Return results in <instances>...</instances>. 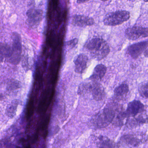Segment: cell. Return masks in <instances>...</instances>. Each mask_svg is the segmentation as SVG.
<instances>
[{"label": "cell", "mask_w": 148, "mask_h": 148, "mask_svg": "<svg viewBox=\"0 0 148 148\" xmlns=\"http://www.w3.org/2000/svg\"><path fill=\"white\" fill-rule=\"evenodd\" d=\"M129 91V87L127 84H122L116 87L114 93V95L118 98H121L126 96Z\"/></svg>", "instance_id": "5bb4252c"}, {"label": "cell", "mask_w": 148, "mask_h": 148, "mask_svg": "<svg viewBox=\"0 0 148 148\" xmlns=\"http://www.w3.org/2000/svg\"><path fill=\"white\" fill-rule=\"evenodd\" d=\"M148 47V41L134 43L128 47V54L132 58L136 59L147 49Z\"/></svg>", "instance_id": "52a82bcc"}, {"label": "cell", "mask_w": 148, "mask_h": 148, "mask_svg": "<svg viewBox=\"0 0 148 148\" xmlns=\"http://www.w3.org/2000/svg\"><path fill=\"white\" fill-rule=\"evenodd\" d=\"M85 48L97 60H102L108 55L110 51L108 43L103 39L99 38L89 40L85 43Z\"/></svg>", "instance_id": "6da1fadb"}, {"label": "cell", "mask_w": 148, "mask_h": 148, "mask_svg": "<svg viewBox=\"0 0 148 148\" xmlns=\"http://www.w3.org/2000/svg\"><path fill=\"white\" fill-rule=\"evenodd\" d=\"M139 92L142 97L148 99V83H142L139 87Z\"/></svg>", "instance_id": "2e32d148"}, {"label": "cell", "mask_w": 148, "mask_h": 148, "mask_svg": "<svg viewBox=\"0 0 148 148\" xmlns=\"http://www.w3.org/2000/svg\"><path fill=\"white\" fill-rule=\"evenodd\" d=\"M143 1L145 2H148V0H143Z\"/></svg>", "instance_id": "ffe728a7"}, {"label": "cell", "mask_w": 148, "mask_h": 148, "mask_svg": "<svg viewBox=\"0 0 148 148\" xmlns=\"http://www.w3.org/2000/svg\"><path fill=\"white\" fill-rule=\"evenodd\" d=\"M88 58L84 54H80L74 60L75 71L78 74L84 73L87 67Z\"/></svg>", "instance_id": "30bf717a"}, {"label": "cell", "mask_w": 148, "mask_h": 148, "mask_svg": "<svg viewBox=\"0 0 148 148\" xmlns=\"http://www.w3.org/2000/svg\"><path fill=\"white\" fill-rule=\"evenodd\" d=\"M77 43H78V39L77 38H75L68 42L67 44L71 47H73L77 44Z\"/></svg>", "instance_id": "e0dca14e"}, {"label": "cell", "mask_w": 148, "mask_h": 148, "mask_svg": "<svg viewBox=\"0 0 148 148\" xmlns=\"http://www.w3.org/2000/svg\"><path fill=\"white\" fill-rule=\"evenodd\" d=\"M121 142L127 145L134 146L138 144V140L133 136L126 135L121 138Z\"/></svg>", "instance_id": "9a60e30c"}, {"label": "cell", "mask_w": 148, "mask_h": 148, "mask_svg": "<svg viewBox=\"0 0 148 148\" xmlns=\"http://www.w3.org/2000/svg\"><path fill=\"white\" fill-rule=\"evenodd\" d=\"M72 23L74 26L79 27H86L91 26L95 23L93 18L82 15H75L72 19Z\"/></svg>", "instance_id": "9c48e42d"}, {"label": "cell", "mask_w": 148, "mask_h": 148, "mask_svg": "<svg viewBox=\"0 0 148 148\" xmlns=\"http://www.w3.org/2000/svg\"><path fill=\"white\" fill-rule=\"evenodd\" d=\"M90 91L92 92L93 98L96 101H101L105 96L104 88L99 83H94L90 84Z\"/></svg>", "instance_id": "8fae6325"}, {"label": "cell", "mask_w": 148, "mask_h": 148, "mask_svg": "<svg viewBox=\"0 0 148 148\" xmlns=\"http://www.w3.org/2000/svg\"><path fill=\"white\" fill-rule=\"evenodd\" d=\"M27 16L29 25L31 27H36L43 18V12L40 9H30L27 11Z\"/></svg>", "instance_id": "8992f818"}, {"label": "cell", "mask_w": 148, "mask_h": 148, "mask_svg": "<svg viewBox=\"0 0 148 148\" xmlns=\"http://www.w3.org/2000/svg\"><path fill=\"white\" fill-rule=\"evenodd\" d=\"M19 105V101L14 100L8 104L6 108V114L8 117L13 118L15 116Z\"/></svg>", "instance_id": "4fadbf2b"}, {"label": "cell", "mask_w": 148, "mask_h": 148, "mask_svg": "<svg viewBox=\"0 0 148 148\" xmlns=\"http://www.w3.org/2000/svg\"><path fill=\"white\" fill-rule=\"evenodd\" d=\"M101 1H108V0H101Z\"/></svg>", "instance_id": "44dd1931"}, {"label": "cell", "mask_w": 148, "mask_h": 148, "mask_svg": "<svg viewBox=\"0 0 148 148\" xmlns=\"http://www.w3.org/2000/svg\"><path fill=\"white\" fill-rule=\"evenodd\" d=\"M107 71V67L105 65L99 64L94 69L93 74L90 78L92 80H98L101 79L105 75Z\"/></svg>", "instance_id": "7c38bea8"}, {"label": "cell", "mask_w": 148, "mask_h": 148, "mask_svg": "<svg viewBox=\"0 0 148 148\" xmlns=\"http://www.w3.org/2000/svg\"><path fill=\"white\" fill-rule=\"evenodd\" d=\"M144 55L146 57L148 58V49L144 51Z\"/></svg>", "instance_id": "d6986e66"}, {"label": "cell", "mask_w": 148, "mask_h": 148, "mask_svg": "<svg viewBox=\"0 0 148 148\" xmlns=\"http://www.w3.org/2000/svg\"><path fill=\"white\" fill-rule=\"evenodd\" d=\"M144 109V105L140 101L134 100L128 104L126 114L129 117L134 116L143 112Z\"/></svg>", "instance_id": "ba28073f"}, {"label": "cell", "mask_w": 148, "mask_h": 148, "mask_svg": "<svg viewBox=\"0 0 148 148\" xmlns=\"http://www.w3.org/2000/svg\"><path fill=\"white\" fill-rule=\"evenodd\" d=\"M126 37L129 40H136L148 37V28L136 26L128 28L125 31Z\"/></svg>", "instance_id": "277c9868"}, {"label": "cell", "mask_w": 148, "mask_h": 148, "mask_svg": "<svg viewBox=\"0 0 148 148\" xmlns=\"http://www.w3.org/2000/svg\"><path fill=\"white\" fill-rule=\"evenodd\" d=\"M114 116V112L113 110L110 109H105L97 118V125L99 127H107L112 122Z\"/></svg>", "instance_id": "5b68a950"}, {"label": "cell", "mask_w": 148, "mask_h": 148, "mask_svg": "<svg viewBox=\"0 0 148 148\" xmlns=\"http://www.w3.org/2000/svg\"><path fill=\"white\" fill-rule=\"evenodd\" d=\"M12 47L10 49L9 57L13 62L17 63L19 62L21 53L22 46L21 37L18 33H13L12 35Z\"/></svg>", "instance_id": "3957f363"}, {"label": "cell", "mask_w": 148, "mask_h": 148, "mask_svg": "<svg viewBox=\"0 0 148 148\" xmlns=\"http://www.w3.org/2000/svg\"><path fill=\"white\" fill-rule=\"evenodd\" d=\"M89 0H77V3H84L87 2Z\"/></svg>", "instance_id": "ac0fdd59"}, {"label": "cell", "mask_w": 148, "mask_h": 148, "mask_svg": "<svg viewBox=\"0 0 148 148\" xmlns=\"http://www.w3.org/2000/svg\"><path fill=\"white\" fill-rule=\"evenodd\" d=\"M130 14L126 10H118L107 14L103 19V23L108 26H116L128 21Z\"/></svg>", "instance_id": "7a4b0ae2"}]
</instances>
